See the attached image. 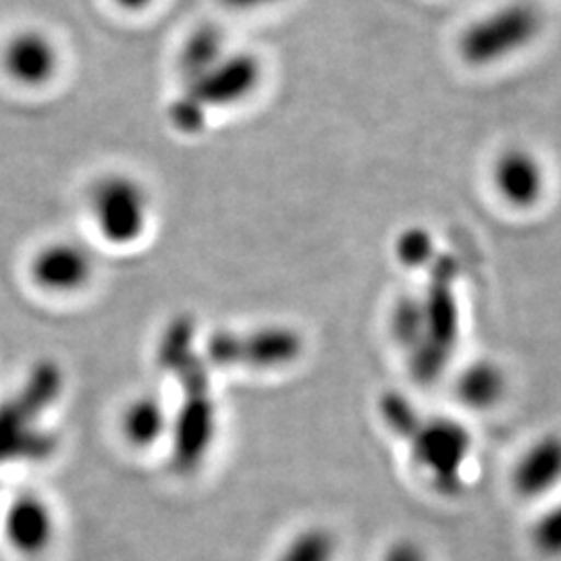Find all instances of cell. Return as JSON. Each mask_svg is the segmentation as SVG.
Wrapping results in <instances>:
<instances>
[{"label":"cell","instance_id":"cell-19","mask_svg":"<svg viewBox=\"0 0 561 561\" xmlns=\"http://www.w3.org/2000/svg\"><path fill=\"white\" fill-rule=\"evenodd\" d=\"M396 252H398V259L405 266L414 268V266H421L424 262L431 261V256H433V240L422 229H410L398 240Z\"/></svg>","mask_w":561,"mask_h":561},{"label":"cell","instance_id":"cell-16","mask_svg":"<svg viewBox=\"0 0 561 561\" xmlns=\"http://www.w3.org/2000/svg\"><path fill=\"white\" fill-rule=\"evenodd\" d=\"M505 385H507V377L497 364L477 362L461 373L458 396L466 405L486 410L502 400Z\"/></svg>","mask_w":561,"mask_h":561},{"label":"cell","instance_id":"cell-18","mask_svg":"<svg viewBox=\"0 0 561 561\" xmlns=\"http://www.w3.org/2000/svg\"><path fill=\"white\" fill-rule=\"evenodd\" d=\"M533 541L542 556H561V503L547 510L533 528Z\"/></svg>","mask_w":561,"mask_h":561},{"label":"cell","instance_id":"cell-15","mask_svg":"<svg viewBox=\"0 0 561 561\" xmlns=\"http://www.w3.org/2000/svg\"><path fill=\"white\" fill-rule=\"evenodd\" d=\"M229 48L231 46L227 44L225 34L217 25L206 23L196 27L181 44L180 60H178L181 83L196 78L204 69L215 65Z\"/></svg>","mask_w":561,"mask_h":561},{"label":"cell","instance_id":"cell-8","mask_svg":"<svg viewBox=\"0 0 561 561\" xmlns=\"http://www.w3.org/2000/svg\"><path fill=\"white\" fill-rule=\"evenodd\" d=\"M412 458L442 493H456L472 451V437L451 419H422L408 437Z\"/></svg>","mask_w":561,"mask_h":561},{"label":"cell","instance_id":"cell-6","mask_svg":"<svg viewBox=\"0 0 561 561\" xmlns=\"http://www.w3.org/2000/svg\"><path fill=\"white\" fill-rule=\"evenodd\" d=\"M304 352L300 333L285 324H271L252 331L213 333L202 350L208 366L225 368H283L298 360Z\"/></svg>","mask_w":561,"mask_h":561},{"label":"cell","instance_id":"cell-5","mask_svg":"<svg viewBox=\"0 0 561 561\" xmlns=\"http://www.w3.org/2000/svg\"><path fill=\"white\" fill-rule=\"evenodd\" d=\"M85 208L102 240L115 248H129L141 241L150 227L152 194L138 175L106 171L90 183Z\"/></svg>","mask_w":561,"mask_h":561},{"label":"cell","instance_id":"cell-3","mask_svg":"<svg viewBox=\"0 0 561 561\" xmlns=\"http://www.w3.org/2000/svg\"><path fill=\"white\" fill-rule=\"evenodd\" d=\"M451 275L439 273L437 285L422 298L401 301L393 312V335L412 354L421 379L437 377L458 340V304L451 296Z\"/></svg>","mask_w":561,"mask_h":561},{"label":"cell","instance_id":"cell-2","mask_svg":"<svg viewBox=\"0 0 561 561\" xmlns=\"http://www.w3.org/2000/svg\"><path fill=\"white\" fill-rule=\"evenodd\" d=\"M65 387L55 362L36 364L20 391L0 403V463L42 461L57 451V437L41 421L60 398Z\"/></svg>","mask_w":561,"mask_h":561},{"label":"cell","instance_id":"cell-22","mask_svg":"<svg viewBox=\"0 0 561 561\" xmlns=\"http://www.w3.org/2000/svg\"><path fill=\"white\" fill-rule=\"evenodd\" d=\"M117 9L125 13H144L148 11L157 0H111Z\"/></svg>","mask_w":561,"mask_h":561},{"label":"cell","instance_id":"cell-21","mask_svg":"<svg viewBox=\"0 0 561 561\" xmlns=\"http://www.w3.org/2000/svg\"><path fill=\"white\" fill-rule=\"evenodd\" d=\"M222 9L231 11V13H241V15H250V13H261L266 9L277 7L283 0H219Z\"/></svg>","mask_w":561,"mask_h":561},{"label":"cell","instance_id":"cell-9","mask_svg":"<svg viewBox=\"0 0 561 561\" xmlns=\"http://www.w3.org/2000/svg\"><path fill=\"white\" fill-rule=\"evenodd\" d=\"M59 42L41 27H21L0 46V69L4 78L25 88L41 90L59 78Z\"/></svg>","mask_w":561,"mask_h":561},{"label":"cell","instance_id":"cell-10","mask_svg":"<svg viewBox=\"0 0 561 561\" xmlns=\"http://www.w3.org/2000/svg\"><path fill=\"white\" fill-rule=\"evenodd\" d=\"M30 279L53 296H73L85 289L96 273V259L85 243L69 238L46 241L30 259Z\"/></svg>","mask_w":561,"mask_h":561},{"label":"cell","instance_id":"cell-11","mask_svg":"<svg viewBox=\"0 0 561 561\" xmlns=\"http://www.w3.org/2000/svg\"><path fill=\"white\" fill-rule=\"evenodd\" d=\"M2 530L13 551L23 558H41L57 537V518L44 497L25 491L9 503Z\"/></svg>","mask_w":561,"mask_h":561},{"label":"cell","instance_id":"cell-4","mask_svg":"<svg viewBox=\"0 0 561 561\" xmlns=\"http://www.w3.org/2000/svg\"><path fill=\"white\" fill-rule=\"evenodd\" d=\"M264 78L261 57L250 50L229 48L221 59L196 78L183 81L180 101L173 106V119L194 131L210 111H225L250 101Z\"/></svg>","mask_w":561,"mask_h":561},{"label":"cell","instance_id":"cell-7","mask_svg":"<svg viewBox=\"0 0 561 561\" xmlns=\"http://www.w3.org/2000/svg\"><path fill=\"white\" fill-rule=\"evenodd\" d=\"M541 32V18L528 4H505L472 21L460 38V55L477 67L495 65L530 46Z\"/></svg>","mask_w":561,"mask_h":561},{"label":"cell","instance_id":"cell-13","mask_svg":"<svg viewBox=\"0 0 561 561\" xmlns=\"http://www.w3.org/2000/svg\"><path fill=\"white\" fill-rule=\"evenodd\" d=\"M514 489L524 497H539L561 482V435H545L533 443L514 468Z\"/></svg>","mask_w":561,"mask_h":561},{"label":"cell","instance_id":"cell-12","mask_svg":"<svg viewBox=\"0 0 561 561\" xmlns=\"http://www.w3.org/2000/svg\"><path fill=\"white\" fill-rule=\"evenodd\" d=\"M493 187L505 204L514 208H530L542 201L547 190V173L541 159L530 150L510 148L493 164Z\"/></svg>","mask_w":561,"mask_h":561},{"label":"cell","instance_id":"cell-14","mask_svg":"<svg viewBox=\"0 0 561 561\" xmlns=\"http://www.w3.org/2000/svg\"><path fill=\"white\" fill-rule=\"evenodd\" d=\"M119 426L123 439L131 447L148 449L169 435L171 419L157 396L144 393L123 408Z\"/></svg>","mask_w":561,"mask_h":561},{"label":"cell","instance_id":"cell-20","mask_svg":"<svg viewBox=\"0 0 561 561\" xmlns=\"http://www.w3.org/2000/svg\"><path fill=\"white\" fill-rule=\"evenodd\" d=\"M382 561H428V556L416 541H398L387 549Z\"/></svg>","mask_w":561,"mask_h":561},{"label":"cell","instance_id":"cell-1","mask_svg":"<svg viewBox=\"0 0 561 561\" xmlns=\"http://www.w3.org/2000/svg\"><path fill=\"white\" fill-rule=\"evenodd\" d=\"M157 358L181 381L180 410L171 419V463L180 474L201 468L217 437V405L210 389L208 364L196 345V327L190 319L171 322L162 333Z\"/></svg>","mask_w":561,"mask_h":561},{"label":"cell","instance_id":"cell-17","mask_svg":"<svg viewBox=\"0 0 561 561\" xmlns=\"http://www.w3.org/2000/svg\"><path fill=\"white\" fill-rule=\"evenodd\" d=\"M337 551L340 539L335 533L322 526H310L287 541L277 561H335Z\"/></svg>","mask_w":561,"mask_h":561}]
</instances>
